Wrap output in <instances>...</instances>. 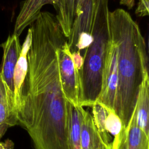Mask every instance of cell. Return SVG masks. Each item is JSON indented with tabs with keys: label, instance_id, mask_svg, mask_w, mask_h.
<instances>
[{
	"label": "cell",
	"instance_id": "1",
	"mask_svg": "<svg viewBox=\"0 0 149 149\" xmlns=\"http://www.w3.org/2000/svg\"><path fill=\"white\" fill-rule=\"evenodd\" d=\"M30 26L27 70L15 100L17 125L26 130L34 149H70L59 59L67 38L49 12H41Z\"/></svg>",
	"mask_w": 149,
	"mask_h": 149
},
{
	"label": "cell",
	"instance_id": "2",
	"mask_svg": "<svg viewBox=\"0 0 149 149\" xmlns=\"http://www.w3.org/2000/svg\"><path fill=\"white\" fill-rule=\"evenodd\" d=\"M109 24L118 53L115 113L126 127L136 108L143 74L148 72L147 45L138 24L125 10L109 11Z\"/></svg>",
	"mask_w": 149,
	"mask_h": 149
},
{
	"label": "cell",
	"instance_id": "3",
	"mask_svg": "<svg viewBox=\"0 0 149 149\" xmlns=\"http://www.w3.org/2000/svg\"><path fill=\"white\" fill-rule=\"evenodd\" d=\"M108 0H95L90 44L83 50L79 70L80 102L91 107L98 98L102 85L106 56L111 41Z\"/></svg>",
	"mask_w": 149,
	"mask_h": 149
},
{
	"label": "cell",
	"instance_id": "4",
	"mask_svg": "<svg viewBox=\"0 0 149 149\" xmlns=\"http://www.w3.org/2000/svg\"><path fill=\"white\" fill-rule=\"evenodd\" d=\"M1 46L3 53L0 65V74L7 94L12 127L17 125L15 104L14 72L22 49L19 36L15 34L9 36Z\"/></svg>",
	"mask_w": 149,
	"mask_h": 149
},
{
	"label": "cell",
	"instance_id": "5",
	"mask_svg": "<svg viewBox=\"0 0 149 149\" xmlns=\"http://www.w3.org/2000/svg\"><path fill=\"white\" fill-rule=\"evenodd\" d=\"M59 69L62 87L66 100L80 105L79 70L76 68L67 40L59 48Z\"/></svg>",
	"mask_w": 149,
	"mask_h": 149
},
{
	"label": "cell",
	"instance_id": "6",
	"mask_svg": "<svg viewBox=\"0 0 149 149\" xmlns=\"http://www.w3.org/2000/svg\"><path fill=\"white\" fill-rule=\"evenodd\" d=\"M117 55L116 47L111 37L105 59L102 88L96 102L102 105L107 111L115 112L118 84Z\"/></svg>",
	"mask_w": 149,
	"mask_h": 149
},
{
	"label": "cell",
	"instance_id": "7",
	"mask_svg": "<svg viewBox=\"0 0 149 149\" xmlns=\"http://www.w3.org/2000/svg\"><path fill=\"white\" fill-rule=\"evenodd\" d=\"M112 145V149H149V136L137 125L134 111L127 126H122Z\"/></svg>",
	"mask_w": 149,
	"mask_h": 149
},
{
	"label": "cell",
	"instance_id": "8",
	"mask_svg": "<svg viewBox=\"0 0 149 149\" xmlns=\"http://www.w3.org/2000/svg\"><path fill=\"white\" fill-rule=\"evenodd\" d=\"M61 0H25L20 10L14 27L13 34L19 36L24 29L30 26L41 12L42 8L48 4L56 7Z\"/></svg>",
	"mask_w": 149,
	"mask_h": 149
},
{
	"label": "cell",
	"instance_id": "9",
	"mask_svg": "<svg viewBox=\"0 0 149 149\" xmlns=\"http://www.w3.org/2000/svg\"><path fill=\"white\" fill-rule=\"evenodd\" d=\"M136 123L149 136V77L148 72L143 74V78L138 93L134 109Z\"/></svg>",
	"mask_w": 149,
	"mask_h": 149
},
{
	"label": "cell",
	"instance_id": "10",
	"mask_svg": "<svg viewBox=\"0 0 149 149\" xmlns=\"http://www.w3.org/2000/svg\"><path fill=\"white\" fill-rule=\"evenodd\" d=\"M101 141L93 116L83 108L80 133L81 149H98Z\"/></svg>",
	"mask_w": 149,
	"mask_h": 149
},
{
	"label": "cell",
	"instance_id": "11",
	"mask_svg": "<svg viewBox=\"0 0 149 149\" xmlns=\"http://www.w3.org/2000/svg\"><path fill=\"white\" fill-rule=\"evenodd\" d=\"M68 135L70 149H81L80 133L82 118L81 105H74L67 101Z\"/></svg>",
	"mask_w": 149,
	"mask_h": 149
},
{
	"label": "cell",
	"instance_id": "12",
	"mask_svg": "<svg viewBox=\"0 0 149 149\" xmlns=\"http://www.w3.org/2000/svg\"><path fill=\"white\" fill-rule=\"evenodd\" d=\"M31 31L29 29L24 41L22 46L21 52L18 58L14 72L15 86V104L21 86L23 84L27 70V55L31 44Z\"/></svg>",
	"mask_w": 149,
	"mask_h": 149
},
{
	"label": "cell",
	"instance_id": "13",
	"mask_svg": "<svg viewBox=\"0 0 149 149\" xmlns=\"http://www.w3.org/2000/svg\"><path fill=\"white\" fill-rule=\"evenodd\" d=\"M54 8L56 12L55 17L63 34L68 38L75 17V0H61Z\"/></svg>",
	"mask_w": 149,
	"mask_h": 149
},
{
	"label": "cell",
	"instance_id": "14",
	"mask_svg": "<svg viewBox=\"0 0 149 149\" xmlns=\"http://www.w3.org/2000/svg\"><path fill=\"white\" fill-rule=\"evenodd\" d=\"M93 118L94 123L100 135L102 143L108 144L111 143L110 136L105 127V120L107 111L101 104L96 102L92 106Z\"/></svg>",
	"mask_w": 149,
	"mask_h": 149
},
{
	"label": "cell",
	"instance_id": "15",
	"mask_svg": "<svg viewBox=\"0 0 149 149\" xmlns=\"http://www.w3.org/2000/svg\"><path fill=\"white\" fill-rule=\"evenodd\" d=\"M10 127L11 126L8 100L6 88L0 74V141Z\"/></svg>",
	"mask_w": 149,
	"mask_h": 149
},
{
	"label": "cell",
	"instance_id": "16",
	"mask_svg": "<svg viewBox=\"0 0 149 149\" xmlns=\"http://www.w3.org/2000/svg\"><path fill=\"white\" fill-rule=\"evenodd\" d=\"M107 115L105 120V127L108 132L114 137L117 136L122 127V122L117 114L112 111H107Z\"/></svg>",
	"mask_w": 149,
	"mask_h": 149
},
{
	"label": "cell",
	"instance_id": "17",
	"mask_svg": "<svg viewBox=\"0 0 149 149\" xmlns=\"http://www.w3.org/2000/svg\"><path fill=\"white\" fill-rule=\"evenodd\" d=\"M149 0H139L135 11L136 15L139 17H144L148 15Z\"/></svg>",
	"mask_w": 149,
	"mask_h": 149
},
{
	"label": "cell",
	"instance_id": "18",
	"mask_svg": "<svg viewBox=\"0 0 149 149\" xmlns=\"http://www.w3.org/2000/svg\"><path fill=\"white\" fill-rule=\"evenodd\" d=\"M72 55L76 68L80 70L83 65V56L81 52L78 51L73 52H72Z\"/></svg>",
	"mask_w": 149,
	"mask_h": 149
},
{
	"label": "cell",
	"instance_id": "19",
	"mask_svg": "<svg viewBox=\"0 0 149 149\" xmlns=\"http://www.w3.org/2000/svg\"><path fill=\"white\" fill-rule=\"evenodd\" d=\"M14 143L10 139L0 141V149H13Z\"/></svg>",
	"mask_w": 149,
	"mask_h": 149
},
{
	"label": "cell",
	"instance_id": "20",
	"mask_svg": "<svg viewBox=\"0 0 149 149\" xmlns=\"http://www.w3.org/2000/svg\"><path fill=\"white\" fill-rule=\"evenodd\" d=\"M120 4L126 6L129 9L133 8L135 3V0H120Z\"/></svg>",
	"mask_w": 149,
	"mask_h": 149
},
{
	"label": "cell",
	"instance_id": "21",
	"mask_svg": "<svg viewBox=\"0 0 149 149\" xmlns=\"http://www.w3.org/2000/svg\"><path fill=\"white\" fill-rule=\"evenodd\" d=\"M98 149H112V142H111L108 144H104V143H102V141H101V143L100 146L98 148Z\"/></svg>",
	"mask_w": 149,
	"mask_h": 149
}]
</instances>
